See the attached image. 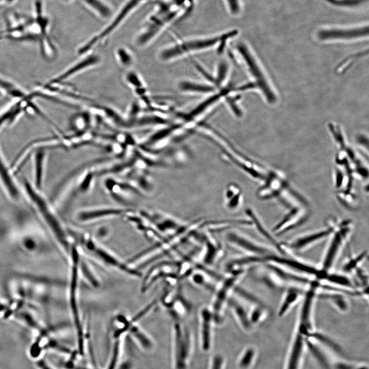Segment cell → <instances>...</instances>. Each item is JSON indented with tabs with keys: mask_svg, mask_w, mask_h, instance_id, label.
Returning a JSON list of instances; mask_svg holds the SVG:
<instances>
[{
	"mask_svg": "<svg viewBox=\"0 0 369 369\" xmlns=\"http://www.w3.org/2000/svg\"><path fill=\"white\" fill-rule=\"evenodd\" d=\"M184 0H161L136 34L134 43L143 48L151 43L165 28L185 11Z\"/></svg>",
	"mask_w": 369,
	"mask_h": 369,
	"instance_id": "obj_1",
	"label": "cell"
},
{
	"mask_svg": "<svg viewBox=\"0 0 369 369\" xmlns=\"http://www.w3.org/2000/svg\"><path fill=\"white\" fill-rule=\"evenodd\" d=\"M70 233L79 250L100 264L132 277H142V273L138 269L123 261L89 233L74 228L71 229Z\"/></svg>",
	"mask_w": 369,
	"mask_h": 369,
	"instance_id": "obj_2",
	"label": "cell"
},
{
	"mask_svg": "<svg viewBox=\"0 0 369 369\" xmlns=\"http://www.w3.org/2000/svg\"><path fill=\"white\" fill-rule=\"evenodd\" d=\"M238 34V30L232 29L213 35L186 39L162 48L158 57L161 61L168 62L192 52L221 46Z\"/></svg>",
	"mask_w": 369,
	"mask_h": 369,
	"instance_id": "obj_3",
	"label": "cell"
},
{
	"mask_svg": "<svg viewBox=\"0 0 369 369\" xmlns=\"http://www.w3.org/2000/svg\"><path fill=\"white\" fill-rule=\"evenodd\" d=\"M244 270L229 271V274L220 279L214 290V295L210 310L213 315L215 325L222 324L224 319V311L228 302L235 286L245 274Z\"/></svg>",
	"mask_w": 369,
	"mask_h": 369,
	"instance_id": "obj_4",
	"label": "cell"
},
{
	"mask_svg": "<svg viewBox=\"0 0 369 369\" xmlns=\"http://www.w3.org/2000/svg\"><path fill=\"white\" fill-rule=\"evenodd\" d=\"M172 339L174 368L188 369L193 348L191 331L179 321H175L172 329Z\"/></svg>",
	"mask_w": 369,
	"mask_h": 369,
	"instance_id": "obj_5",
	"label": "cell"
},
{
	"mask_svg": "<svg viewBox=\"0 0 369 369\" xmlns=\"http://www.w3.org/2000/svg\"><path fill=\"white\" fill-rule=\"evenodd\" d=\"M352 230V222L349 220L342 221L334 224V229L329 236V242L321 261L320 269L322 272H330L341 250L348 240Z\"/></svg>",
	"mask_w": 369,
	"mask_h": 369,
	"instance_id": "obj_6",
	"label": "cell"
},
{
	"mask_svg": "<svg viewBox=\"0 0 369 369\" xmlns=\"http://www.w3.org/2000/svg\"><path fill=\"white\" fill-rule=\"evenodd\" d=\"M147 0H126L107 26L89 39L79 49L81 54L91 50L111 35L139 6Z\"/></svg>",
	"mask_w": 369,
	"mask_h": 369,
	"instance_id": "obj_7",
	"label": "cell"
},
{
	"mask_svg": "<svg viewBox=\"0 0 369 369\" xmlns=\"http://www.w3.org/2000/svg\"><path fill=\"white\" fill-rule=\"evenodd\" d=\"M236 48L254 80L253 83L255 87L261 91L268 102L275 103L276 96L248 45L244 42L240 41L236 44Z\"/></svg>",
	"mask_w": 369,
	"mask_h": 369,
	"instance_id": "obj_8",
	"label": "cell"
},
{
	"mask_svg": "<svg viewBox=\"0 0 369 369\" xmlns=\"http://www.w3.org/2000/svg\"><path fill=\"white\" fill-rule=\"evenodd\" d=\"M25 184L30 198L54 233L59 243L66 252L70 255L72 244H70L66 232L64 231L58 220L48 207L45 200L32 189L30 184L26 182Z\"/></svg>",
	"mask_w": 369,
	"mask_h": 369,
	"instance_id": "obj_9",
	"label": "cell"
},
{
	"mask_svg": "<svg viewBox=\"0 0 369 369\" xmlns=\"http://www.w3.org/2000/svg\"><path fill=\"white\" fill-rule=\"evenodd\" d=\"M312 331L313 323L311 321L304 318H298L286 369H298L304 346Z\"/></svg>",
	"mask_w": 369,
	"mask_h": 369,
	"instance_id": "obj_10",
	"label": "cell"
},
{
	"mask_svg": "<svg viewBox=\"0 0 369 369\" xmlns=\"http://www.w3.org/2000/svg\"><path fill=\"white\" fill-rule=\"evenodd\" d=\"M368 35V24L350 27H325L317 32L318 39L322 41L356 39L367 37Z\"/></svg>",
	"mask_w": 369,
	"mask_h": 369,
	"instance_id": "obj_11",
	"label": "cell"
},
{
	"mask_svg": "<svg viewBox=\"0 0 369 369\" xmlns=\"http://www.w3.org/2000/svg\"><path fill=\"white\" fill-rule=\"evenodd\" d=\"M226 239L231 245L247 255L264 256L271 253L267 248L239 232H228Z\"/></svg>",
	"mask_w": 369,
	"mask_h": 369,
	"instance_id": "obj_12",
	"label": "cell"
},
{
	"mask_svg": "<svg viewBox=\"0 0 369 369\" xmlns=\"http://www.w3.org/2000/svg\"><path fill=\"white\" fill-rule=\"evenodd\" d=\"M334 229V224L319 231L304 234L291 240L290 241L281 243L283 249L287 248L294 251H302L312 245L329 238Z\"/></svg>",
	"mask_w": 369,
	"mask_h": 369,
	"instance_id": "obj_13",
	"label": "cell"
},
{
	"mask_svg": "<svg viewBox=\"0 0 369 369\" xmlns=\"http://www.w3.org/2000/svg\"><path fill=\"white\" fill-rule=\"evenodd\" d=\"M199 334L202 350L208 352L212 347L213 328L215 323L209 306L200 308L198 314Z\"/></svg>",
	"mask_w": 369,
	"mask_h": 369,
	"instance_id": "obj_14",
	"label": "cell"
},
{
	"mask_svg": "<svg viewBox=\"0 0 369 369\" xmlns=\"http://www.w3.org/2000/svg\"><path fill=\"white\" fill-rule=\"evenodd\" d=\"M125 211L120 208L111 207L86 208L78 211L75 215V218L80 223H92L122 216Z\"/></svg>",
	"mask_w": 369,
	"mask_h": 369,
	"instance_id": "obj_15",
	"label": "cell"
},
{
	"mask_svg": "<svg viewBox=\"0 0 369 369\" xmlns=\"http://www.w3.org/2000/svg\"><path fill=\"white\" fill-rule=\"evenodd\" d=\"M308 216V212L305 207L294 208L274 227L273 231L277 236L284 234L303 223Z\"/></svg>",
	"mask_w": 369,
	"mask_h": 369,
	"instance_id": "obj_16",
	"label": "cell"
},
{
	"mask_svg": "<svg viewBox=\"0 0 369 369\" xmlns=\"http://www.w3.org/2000/svg\"><path fill=\"white\" fill-rule=\"evenodd\" d=\"M227 306L238 325L245 331H250L252 325L247 304L233 293L230 297Z\"/></svg>",
	"mask_w": 369,
	"mask_h": 369,
	"instance_id": "obj_17",
	"label": "cell"
},
{
	"mask_svg": "<svg viewBox=\"0 0 369 369\" xmlns=\"http://www.w3.org/2000/svg\"><path fill=\"white\" fill-rule=\"evenodd\" d=\"M99 57L96 55H89L85 58L81 59L74 65L71 66L66 71H64L61 74L51 80L49 84H57L63 82L69 77L76 74L77 73L87 69L99 62Z\"/></svg>",
	"mask_w": 369,
	"mask_h": 369,
	"instance_id": "obj_18",
	"label": "cell"
},
{
	"mask_svg": "<svg viewBox=\"0 0 369 369\" xmlns=\"http://www.w3.org/2000/svg\"><path fill=\"white\" fill-rule=\"evenodd\" d=\"M305 292L296 286L289 288L285 292L278 310V315L282 317L286 315L291 309L300 299H302Z\"/></svg>",
	"mask_w": 369,
	"mask_h": 369,
	"instance_id": "obj_19",
	"label": "cell"
},
{
	"mask_svg": "<svg viewBox=\"0 0 369 369\" xmlns=\"http://www.w3.org/2000/svg\"><path fill=\"white\" fill-rule=\"evenodd\" d=\"M326 291V293L320 296L323 299L328 301L333 307L341 313H344L348 311L350 304L345 293L334 290Z\"/></svg>",
	"mask_w": 369,
	"mask_h": 369,
	"instance_id": "obj_20",
	"label": "cell"
},
{
	"mask_svg": "<svg viewBox=\"0 0 369 369\" xmlns=\"http://www.w3.org/2000/svg\"><path fill=\"white\" fill-rule=\"evenodd\" d=\"M322 280L324 281L332 286L346 291H353L354 283L348 276L344 274L328 272L324 274Z\"/></svg>",
	"mask_w": 369,
	"mask_h": 369,
	"instance_id": "obj_21",
	"label": "cell"
},
{
	"mask_svg": "<svg viewBox=\"0 0 369 369\" xmlns=\"http://www.w3.org/2000/svg\"><path fill=\"white\" fill-rule=\"evenodd\" d=\"M84 5L94 13L102 19H109L113 16V9L106 0H83Z\"/></svg>",
	"mask_w": 369,
	"mask_h": 369,
	"instance_id": "obj_22",
	"label": "cell"
},
{
	"mask_svg": "<svg viewBox=\"0 0 369 369\" xmlns=\"http://www.w3.org/2000/svg\"><path fill=\"white\" fill-rule=\"evenodd\" d=\"M78 269L79 274L83 276L91 286L94 288H98L100 286L99 279L90 266V264L85 258H82L81 252L78 261Z\"/></svg>",
	"mask_w": 369,
	"mask_h": 369,
	"instance_id": "obj_23",
	"label": "cell"
},
{
	"mask_svg": "<svg viewBox=\"0 0 369 369\" xmlns=\"http://www.w3.org/2000/svg\"><path fill=\"white\" fill-rule=\"evenodd\" d=\"M227 207L234 210L240 206L242 201V193L238 186L235 184H230L226 189L225 193Z\"/></svg>",
	"mask_w": 369,
	"mask_h": 369,
	"instance_id": "obj_24",
	"label": "cell"
},
{
	"mask_svg": "<svg viewBox=\"0 0 369 369\" xmlns=\"http://www.w3.org/2000/svg\"><path fill=\"white\" fill-rule=\"evenodd\" d=\"M179 87L184 92L193 93H208L215 90L213 86L186 80L180 83Z\"/></svg>",
	"mask_w": 369,
	"mask_h": 369,
	"instance_id": "obj_25",
	"label": "cell"
},
{
	"mask_svg": "<svg viewBox=\"0 0 369 369\" xmlns=\"http://www.w3.org/2000/svg\"><path fill=\"white\" fill-rule=\"evenodd\" d=\"M249 316L252 326L261 322L267 315V309L264 304L248 305Z\"/></svg>",
	"mask_w": 369,
	"mask_h": 369,
	"instance_id": "obj_26",
	"label": "cell"
},
{
	"mask_svg": "<svg viewBox=\"0 0 369 369\" xmlns=\"http://www.w3.org/2000/svg\"><path fill=\"white\" fill-rule=\"evenodd\" d=\"M0 178L9 194L13 198L18 196L17 189L8 173V171L0 157Z\"/></svg>",
	"mask_w": 369,
	"mask_h": 369,
	"instance_id": "obj_27",
	"label": "cell"
},
{
	"mask_svg": "<svg viewBox=\"0 0 369 369\" xmlns=\"http://www.w3.org/2000/svg\"><path fill=\"white\" fill-rule=\"evenodd\" d=\"M115 54L118 62L123 67L130 68L134 63V57L132 52L126 47H119Z\"/></svg>",
	"mask_w": 369,
	"mask_h": 369,
	"instance_id": "obj_28",
	"label": "cell"
},
{
	"mask_svg": "<svg viewBox=\"0 0 369 369\" xmlns=\"http://www.w3.org/2000/svg\"><path fill=\"white\" fill-rule=\"evenodd\" d=\"M194 272L190 276V280L194 284L206 289L214 291L215 288L211 283L210 279H208L209 275L206 273L201 272V270Z\"/></svg>",
	"mask_w": 369,
	"mask_h": 369,
	"instance_id": "obj_29",
	"label": "cell"
},
{
	"mask_svg": "<svg viewBox=\"0 0 369 369\" xmlns=\"http://www.w3.org/2000/svg\"><path fill=\"white\" fill-rule=\"evenodd\" d=\"M328 4L335 7L353 9L367 4L368 0H323Z\"/></svg>",
	"mask_w": 369,
	"mask_h": 369,
	"instance_id": "obj_30",
	"label": "cell"
},
{
	"mask_svg": "<svg viewBox=\"0 0 369 369\" xmlns=\"http://www.w3.org/2000/svg\"><path fill=\"white\" fill-rule=\"evenodd\" d=\"M255 356V351L252 347H248L241 354L238 361L240 369H248L253 363Z\"/></svg>",
	"mask_w": 369,
	"mask_h": 369,
	"instance_id": "obj_31",
	"label": "cell"
},
{
	"mask_svg": "<svg viewBox=\"0 0 369 369\" xmlns=\"http://www.w3.org/2000/svg\"><path fill=\"white\" fill-rule=\"evenodd\" d=\"M226 9L229 14L234 17L240 16L243 12L242 0H223Z\"/></svg>",
	"mask_w": 369,
	"mask_h": 369,
	"instance_id": "obj_32",
	"label": "cell"
},
{
	"mask_svg": "<svg viewBox=\"0 0 369 369\" xmlns=\"http://www.w3.org/2000/svg\"><path fill=\"white\" fill-rule=\"evenodd\" d=\"M367 254V251H364L350 259L343 266L344 271L346 273H351L356 270L365 259Z\"/></svg>",
	"mask_w": 369,
	"mask_h": 369,
	"instance_id": "obj_33",
	"label": "cell"
},
{
	"mask_svg": "<svg viewBox=\"0 0 369 369\" xmlns=\"http://www.w3.org/2000/svg\"><path fill=\"white\" fill-rule=\"evenodd\" d=\"M44 153L39 152L35 156V182L38 188H40L43 176Z\"/></svg>",
	"mask_w": 369,
	"mask_h": 369,
	"instance_id": "obj_34",
	"label": "cell"
},
{
	"mask_svg": "<svg viewBox=\"0 0 369 369\" xmlns=\"http://www.w3.org/2000/svg\"><path fill=\"white\" fill-rule=\"evenodd\" d=\"M224 359L220 354L215 355L211 360L210 369H224Z\"/></svg>",
	"mask_w": 369,
	"mask_h": 369,
	"instance_id": "obj_35",
	"label": "cell"
},
{
	"mask_svg": "<svg viewBox=\"0 0 369 369\" xmlns=\"http://www.w3.org/2000/svg\"><path fill=\"white\" fill-rule=\"evenodd\" d=\"M3 95V92L0 89V97H2Z\"/></svg>",
	"mask_w": 369,
	"mask_h": 369,
	"instance_id": "obj_36",
	"label": "cell"
},
{
	"mask_svg": "<svg viewBox=\"0 0 369 369\" xmlns=\"http://www.w3.org/2000/svg\"><path fill=\"white\" fill-rule=\"evenodd\" d=\"M65 1H70V0H65Z\"/></svg>",
	"mask_w": 369,
	"mask_h": 369,
	"instance_id": "obj_37",
	"label": "cell"
}]
</instances>
